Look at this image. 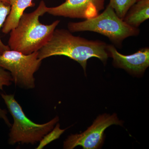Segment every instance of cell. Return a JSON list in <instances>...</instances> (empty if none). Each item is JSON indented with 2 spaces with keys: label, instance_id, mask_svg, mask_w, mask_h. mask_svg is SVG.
<instances>
[{
  "label": "cell",
  "instance_id": "1",
  "mask_svg": "<svg viewBox=\"0 0 149 149\" xmlns=\"http://www.w3.org/2000/svg\"><path fill=\"white\" fill-rule=\"evenodd\" d=\"M106 43L90 40L72 35L69 30L55 29L48 42L38 51L40 60L54 56H64L77 62L86 74L88 60L97 58L104 63L109 57Z\"/></svg>",
  "mask_w": 149,
  "mask_h": 149
},
{
  "label": "cell",
  "instance_id": "2",
  "mask_svg": "<svg viewBox=\"0 0 149 149\" xmlns=\"http://www.w3.org/2000/svg\"><path fill=\"white\" fill-rule=\"evenodd\" d=\"M47 10L42 1L35 11L23 13L16 27L10 32L8 46L11 50L29 54L40 50L48 42L60 20L49 25L41 23L39 17L47 13Z\"/></svg>",
  "mask_w": 149,
  "mask_h": 149
},
{
  "label": "cell",
  "instance_id": "3",
  "mask_svg": "<svg viewBox=\"0 0 149 149\" xmlns=\"http://www.w3.org/2000/svg\"><path fill=\"white\" fill-rule=\"evenodd\" d=\"M71 32L91 31L106 36L117 46H120L126 38L137 36L140 30L125 23L116 15L109 4L101 14L80 22H70L68 24Z\"/></svg>",
  "mask_w": 149,
  "mask_h": 149
},
{
  "label": "cell",
  "instance_id": "4",
  "mask_svg": "<svg viewBox=\"0 0 149 149\" xmlns=\"http://www.w3.org/2000/svg\"><path fill=\"white\" fill-rule=\"evenodd\" d=\"M1 96L13 119L9 135L10 145L19 143L34 145L40 142L58 122L59 118L56 116L44 124L35 123L26 116L13 95L1 93Z\"/></svg>",
  "mask_w": 149,
  "mask_h": 149
},
{
  "label": "cell",
  "instance_id": "5",
  "mask_svg": "<svg viewBox=\"0 0 149 149\" xmlns=\"http://www.w3.org/2000/svg\"><path fill=\"white\" fill-rule=\"evenodd\" d=\"M38 51L24 54L9 50L0 55V67L10 72L13 82L25 89L35 87L34 74L40 68L42 61L38 58Z\"/></svg>",
  "mask_w": 149,
  "mask_h": 149
},
{
  "label": "cell",
  "instance_id": "6",
  "mask_svg": "<svg viewBox=\"0 0 149 149\" xmlns=\"http://www.w3.org/2000/svg\"><path fill=\"white\" fill-rule=\"evenodd\" d=\"M123 124V122L118 119L116 113L100 115L87 130L80 134L68 136L64 142L63 148L72 149L77 146H81L84 149L100 148L104 143L106 129L111 125Z\"/></svg>",
  "mask_w": 149,
  "mask_h": 149
},
{
  "label": "cell",
  "instance_id": "7",
  "mask_svg": "<svg viewBox=\"0 0 149 149\" xmlns=\"http://www.w3.org/2000/svg\"><path fill=\"white\" fill-rule=\"evenodd\" d=\"M105 0H66L54 7L48 8L47 13L56 16L88 19L99 14L104 8Z\"/></svg>",
  "mask_w": 149,
  "mask_h": 149
},
{
  "label": "cell",
  "instance_id": "8",
  "mask_svg": "<svg viewBox=\"0 0 149 149\" xmlns=\"http://www.w3.org/2000/svg\"><path fill=\"white\" fill-rule=\"evenodd\" d=\"M107 51L109 57L113 59L114 66L124 69L131 74L141 75L149 66L148 47L142 48L130 55L120 53L112 45H108Z\"/></svg>",
  "mask_w": 149,
  "mask_h": 149
},
{
  "label": "cell",
  "instance_id": "9",
  "mask_svg": "<svg viewBox=\"0 0 149 149\" xmlns=\"http://www.w3.org/2000/svg\"><path fill=\"white\" fill-rule=\"evenodd\" d=\"M32 0H10V12L3 25L2 32L5 34L10 33L18 24L20 17L27 8L32 5Z\"/></svg>",
  "mask_w": 149,
  "mask_h": 149
},
{
  "label": "cell",
  "instance_id": "10",
  "mask_svg": "<svg viewBox=\"0 0 149 149\" xmlns=\"http://www.w3.org/2000/svg\"><path fill=\"white\" fill-rule=\"evenodd\" d=\"M149 18V0H139L129 9L123 21L131 27L138 28Z\"/></svg>",
  "mask_w": 149,
  "mask_h": 149
},
{
  "label": "cell",
  "instance_id": "11",
  "mask_svg": "<svg viewBox=\"0 0 149 149\" xmlns=\"http://www.w3.org/2000/svg\"><path fill=\"white\" fill-rule=\"evenodd\" d=\"M139 0H110L109 4L118 17L123 19L129 9Z\"/></svg>",
  "mask_w": 149,
  "mask_h": 149
},
{
  "label": "cell",
  "instance_id": "12",
  "mask_svg": "<svg viewBox=\"0 0 149 149\" xmlns=\"http://www.w3.org/2000/svg\"><path fill=\"white\" fill-rule=\"evenodd\" d=\"M12 82V77L10 72L0 67V90H3L4 86H8L11 85ZM7 112L6 110L0 108V118L3 120L8 126H11V125L7 116Z\"/></svg>",
  "mask_w": 149,
  "mask_h": 149
},
{
  "label": "cell",
  "instance_id": "13",
  "mask_svg": "<svg viewBox=\"0 0 149 149\" xmlns=\"http://www.w3.org/2000/svg\"><path fill=\"white\" fill-rule=\"evenodd\" d=\"M10 5L9 3L0 1V30L3 27L6 19L10 12ZM8 45L3 42L0 37V55L6 51L10 50Z\"/></svg>",
  "mask_w": 149,
  "mask_h": 149
},
{
  "label": "cell",
  "instance_id": "14",
  "mask_svg": "<svg viewBox=\"0 0 149 149\" xmlns=\"http://www.w3.org/2000/svg\"><path fill=\"white\" fill-rule=\"evenodd\" d=\"M65 129H61L60 128L59 124H57L54 128L44 136L42 139L40 141V143L37 149H42L47 145L58 139Z\"/></svg>",
  "mask_w": 149,
  "mask_h": 149
},
{
  "label": "cell",
  "instance_id": "15",
  "mask_svg": "<svg viewBox=\"0 0 149 149\" xmlns=\"http://www.w3.org/2000/svg\"><path fill=\"white\" fill-rule=\"evenodd\" d=\"M0 1H2L8 3H10V0H0Z\"/></svg>",
  "mask_w": 149,
  "mask_h": 149
}]
</instances>
